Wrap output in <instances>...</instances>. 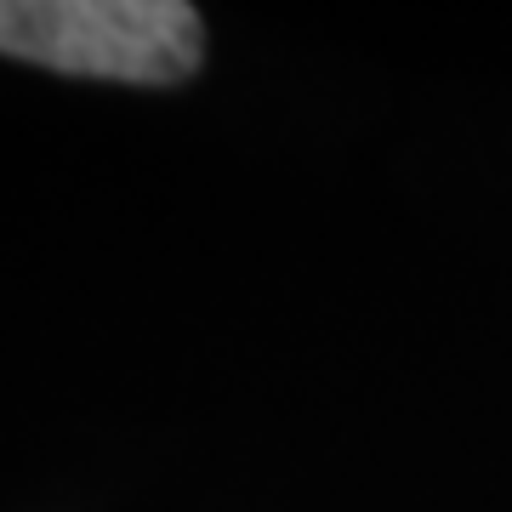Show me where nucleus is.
<instances>
[{"label":"nucleus","mask_w":512,"mask_h":512,"mask_svg":"<svg viewBox=\"0 0 512 512\" xmlns=\"http://www.w3.org/2000/svg\"><path fill=\"white\" fill-rule=\"evenodd\" d=\"M0 52L80 80L177 86L205 40L183 0H0Z\"/></svg>","instance_id":"nucleus-1"}]
</instances>
